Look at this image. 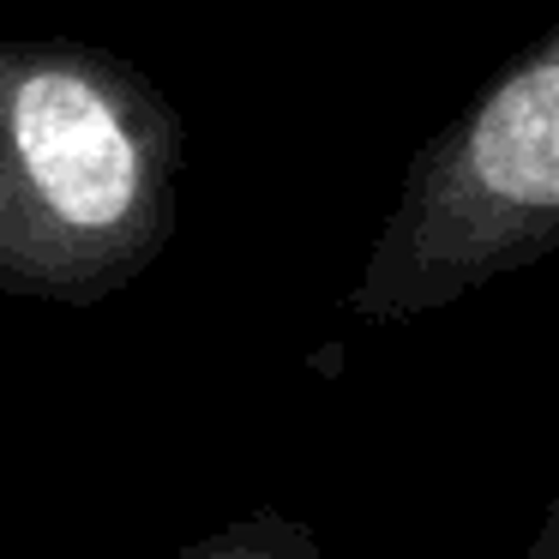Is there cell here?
<instances>
[{
  "label": "cell",
  "mask_w": 559,
  "mask_h": 559,
  "mask_svg": "<svg viewBox=\"0 0 559 559\" xmlns=\"http://www.w3.org/2000/svg\"><path fill=\"white\" fill-rule=\"evenodd\" d=\"M187 133L103 43L0 37V289L97 307L175 235Z\"/></svg>",
  "instance_id": "6da1fadb"
},
{
  "label": "cell",
  "mask_w": 559,
  "mask_h": 559,
  "mask_svg": "<svg viewBox=\"0 0 559 559\" xmlns=\"http://www.w3.org/2000/svg\"><path fill=\"white\" fill-rule=\"evenodd\" d=\"M547 247H559V25L421 151L355 307L427 313Z\"/></svg>",
  "instance_id": "7a4b0ae2"
},
{
  "label": "cell",
  "mask_w": 559,
  "mask_h": 559,
  "mask_svg": "<svg viewBox=\"0 0 559 559\" xmlns=\"http://www.w3.org/2000/svg\"><path fill=\"white\" fill-rule=\"evenodd\" d=\"M169 559H319V547L301 523L277 518V511H259V518L229 523L223 535H211L199 547H181Z\"/></svg>",
  "instance_id": "3957f363"
},
{
  "label": "cell",
  "mask_w": 559,
  "mask_h": 559,
  "mask_svg": "<svg viewBox=\"0 0 559 559\" xmlns=\"http://www.w3.org/2000/svg\"><path fill=\"white\" fill-rule=\"evenodd\" d=\"M554 559H559V542H554Z\"/></svg>",
  "instance_id": "277c9868"
}]
</instances>
